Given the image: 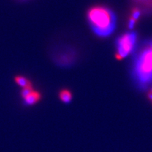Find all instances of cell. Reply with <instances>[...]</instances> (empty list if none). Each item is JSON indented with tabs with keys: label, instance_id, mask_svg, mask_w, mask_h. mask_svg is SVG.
<instances>
[{
	"label": "cell",
	"instance_id": "cell-1",
	"mask_svg": "<svg viewBox=\"0 0 152 152\" xmlns=\"http://www.w3.org/2000/svg\"><path fill=\"white\" fill-rule=\"evenodd\" d=\"M132 75L136 85L144 89L152 84V39L146 42L133 61Z\"/></svg>",
	"mask_w": 152,
	"mask_h": 152
},
{
	"label": "cell",
	"instance_id": "cell-2",
	"mask_svg": "<svg viewBox=\"0 0 152 152\" xmlns=\"http://www.w3.org/2000/svg\"><path fill=\"white\" fill-rule=\"evenodd\" d=\"M87 18L93 32L101 37H109L116 27L115 14L103 6H96L89 9Z\"/></svg>",
	"mask_w": 152,
	"mask_h": 152
},
{
	"label": "cell",
	"instance_id": "cell-3",
	"mask_svg": "<svg viewBox=\"0 0 152 152\" xmlns=\"http://www.w3.org/2000/svg\"><path fill=\"white\" fill-rule=\"evenodd\" d=\"M137 42V34L135 32H127L120 35L115 42L116 57L118 59L125 58L135 50Z\"/></svg>",
	"mask_w": 152,
	"mask_h": 152
},
{
	"label": "cell",
	"instance_id": "cell-4",
	"mask_svg": "<svg viewBox=\"0 0 152 152\" xmlns=\"http://www.w3.org/2000/svg\"><path fill=\"white\" fill-rule=\"evenodd\" d=\"M41 99V94L37 91H32L29 94L23 98L25 103L27 105H34L39 102Z\"/></svg>",
	"mask_w": 152,
	"mask_h": 152
},
{
	"label": "cell",
	"instance_id": "cell-5",
	"mask_svg": "<svg viewBox=\"0 0 152 152\" xmlns=\"http://www.w3.org/2000/svg\"><path fill=\"white\" fill-rule=\"evenodd\" d=\"M142 11L140 9L138 8H134L132 10V13H131L130 18H129L128 20V28L130 29H132L135 26L137 21L140 17Z\"/></svg>",
	"mask_w": 152,
	"mask_h": 152
},
{
	"label": "cell",
	"instance_id": "cell-6",
	"mask_svg": "<svg viewBox=\"0 0 152 152\" xmlns=\"http://www.w3.org/2000/svg\"><path fill=\"white\" fill-rule=\"evenodd\" d=\"M58 96H59L61 101L64 103H69L73 98V95H72L71 91L67 90V89H63L61 90L59 94H58Z\"/></svg>",
	"mask_w": 152,
	"mask_h": 152
},
{
	"label": "cell",
	"instance_id": "cell-7",
	"mask_svg": "<svg viewBox=\"0 0 152 152\" xmlns=\"http://www.w3.org/2000/svg\"><path fill=\"white\" fill-rule=\"evenodd\" d=\"M15 81H16V83L19 85V86L22 87L23 88L33 86V84L31 83V82H30L28 79L26 78V77H25L24 76H16V77H15Z\"/></svg>",
	"mask_w": 152,
	"mask_h": 152
}]
</instances>
